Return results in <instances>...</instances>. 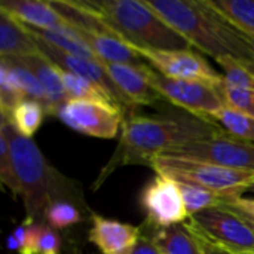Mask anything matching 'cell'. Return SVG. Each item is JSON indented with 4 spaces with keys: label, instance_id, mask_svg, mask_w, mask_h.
<instances>
[{
    "label": "cell",
    "instance_id": "6",
    "mask_svg": "<svg viewBox=\"0 0 254 254\" xmlns=\"http://www.w3.org/2000/svg\"><path fill=\"white\" fill-rule=\"evenodd\" d=\"M208 241L238 254H254V231L231 207H216L189 217L188 223Z\"/></svg>",
    "mask_w": 254,
    "mask_h": 254
},
{
    "label": "cell",
    "instance_id": "5",
    "mask_svg": "<svg viewBox=\"0 0 254 254\" xmlns=\"http://www.w3.org/2000/svg\"><path fill=\"white\" fill-rule=\"evenodd\" d=\"M150 168L161 176L179 183H192L208 190L231 196H243L254 186V173L238 171L195 159L158 155L152 159Z\"/></svg>",
    "mask_w": 254,
    "mask_h": 254
},
{
    "label": "cell",
    "instance_id": "37",
    "mask_svg": "<svg viewBox=\"0 0 254 254\" xmlns=\"http://www.w3.org/2000/svg\"><path fill=\"white\" fill-rule=\"evenodd\" d=\"M252 192H254V186H253V188H252Z\"/></svg>",
    "mask_w": 254,
    "mask_h": 254
},
{
    "label": "cell",
    "instance_id": "16",
    "mask_svg": "<svg viewBox=\"0 0 254 254\" xmlns=\"http://www.w3.org/2000/svg\"><path fill=\"white\" fill-rule=\"evenodd\" d=\"M13 60L19 61L21 64H24L27 68H30L34 73V76L39 79V82L42 83L46 92L48 103H49V115L57 116V112L60 110V107L68 101L67 92L64 89V85L60 76V68L54 65L40 52L27 55V57H18Z\"/></svg>",
    "mask_w": 254,
    "mask_h": 254
},
{
    "label": "cell",
    "instance_id": "3",
    "mask_svg": "<svg viewBox=\"0 0 254 254\" xmlns=\"http://www.w3.org/2000/svg\"><path fill=\"white\" fill-rule=\"evenodd\" d=\"M0 132H3L9 141L13 171L27 219L43 223L49 205L57 201H67L65 198L71 196L70 185L51 167L33 138L19 134L10 121L1 115Z\"/></svg>",
    "mask_w": 254,
    "mask_h": 254
},
{
    "label": "cell",
    "instance_id": "26",
    "mask_svg": "<svg viewBox=\"0 0 254 254\" xmlns=\"http://www.w3.org/2000/svg\"><path fill=\"white\" fill-rule=\"evenodd\" d=\"M27 100L22 94L15 76L10 71V67L6 61L1 60L0 63V115L9 118L15 107Z\"/></svg>",
    "mask_w": 254,
    "mask_h": 254
},
{
    "label": "cell",
    "instance_id": "1",
    "mask_svg": "<svg viewBox=\"0 0 254 254\" xmlns=\"http://www.w3.org/2000/svg\"><path fill=\"white\" fill-rule=\"evenodd\" d=\"M225 132L216 122L185 110H170L159 115H128L122 121L119 141L97 176L92 189H98L107 177L121 167L146 165L155 156L189 143L208 140Z\"/></svg>",
    "mask_w": 254,
    "mask_h": 254
},
{
    "label": "cell",
    "instance_id": "28",
    "mask_svg": "<svg viewBox=\"0 0 254 254\" xmlns=\"http://www.w3.org/2000/svg\"><path fill=\"white\" fill-rule=\"evenodd\" d=\"M217 89L225 101V106L254 118V91L232 88L228 86L225 82L220 86H217Z\"/></svg>",
    "mask_w": 254,
    "mask_h": 254
},
{
    "label": "cell",
    "instance_id": "31",
    "mask_svg": "<svg viewBox=\"0 0 254 254\" xmlns=\"http://www.w3.org/2000/svg\"><path fill=\"white\" fill-rule=\"evenodd\" d=\"M226 207H231L234 210H238L241 213H247L254 216V198H244V196H235L229 201Z\"/></svg>",
    "mask_w": 254,
    "mask_h": 254
},
{
    "label": "cell",
    "instance_id": "24",
    "mask_svg": "<svg viewBox=\"0 0 254 254\" xmlns=\"http://www.w3.org/2000/svg\"><path fill=\"white\" fill-rule=\"evenodd\" d=\"M0 60L6 61L7 65L10 67V71L15 76V79H16L22 94L25 95V98L37 101L39 104H42L43 109L46 110V115H49V103H48L46 92H45L42 83L39 82V79L34 76V73L13 58H0Z\"/></svg>",
    "mask_w": 254,
    "mask_h": 254
},
{
    "label": "cell",
    "instance_id": "32",
    "mask_svg": "<svg viewBox=\"0 0 254 254\" xmlns=\"http://www.w3.org/2000/svg\"><path fill=\"white\" fill-rule=\"evenodd\" d=\"M131 254H161V252H159V249L156 247V244L153 243L152 238H149L146 235H141Z\"/></svg>",
    "mask_w": 254,
    "mask_h": 254
},
{
    "label": "cell",
    "instance_id": "17",
    "mask_svg": "<svg viewBox=\"0 0 254 254\" xmlns=\"http://www.w3.org/2000/svg\"><path fill=\"white\" fill-rule=\"evenodd\" d=\"M37 52L33 37L22 24L4 10H0V58H18Z\"/></svg>",
    "mask_w": 254,
    "mask_h": 254
},
{
    "label": "cell",
    "instance_id": "14",
    "mask_svg": "<svg viewBox=\"0 0 254 254\" xmlns=\"http://www.w3.org/2000/svg\"><path fill=\"white\" fill-rule=\"evenodd\" d=\"M104 65L118 89L135 109L140 106H153L164 100L162 95L150 85L144 71V63L138 65L104 63Z\"/></svg>",
    "mask_w": 254,
    "mask_h": 254
},
{
    "label": "cell",
    "instance_id": "27",
    "mask_svg": "<svg viewBox=\"0 0 254 254\" xmlns=\"http://www.w3.org/2000/svg\"><path fill=\"white\" fill-rule=\"evenodd\" d=\"M83 220L80 210L70 201H57L45 213L43 225L52 229H67Z\"/></svg>",
    "mask_w": 254,
    "mask_h": 254
},
{
    "label": "cell",
    "instance_id": "36",
    "mask_svg": "<svg viewBox=\"0 0 254 254\" xmlns=\"http://www.w3.org/2000/svg\"><path fill=\"white\" fill-rule=\"evenodd\" d=\"M252 49H253V54H254V40H252Z\"/></svg>",
    "mask_w": 254,
    "mask_h": 254
},
{
    "label": "cell",
    "instance_id": "8",
    "mask_svg": "<svg viewBox=\"0 0 254 254\" xmlns=\"http://www.w3.org/2000/svg\"><path fill=\"white\" fill-rule=\"evenodd\" d=\"M150 85L162 95L164 100L199 118H208L222 107L225 101L219 89L213 85L193 80H180L167 77L155 71L150 65H144Z\"/></svg>",
    "mask_w": 254,
    "mask_h": 254
},
{
    "label": "cell",
    "instance_id": "9",
    "mask_svg": "<svg viewBox=\"0 0 254 254\" xmlns=\"http://www.w3.org/2000/svg\"><path fill=\"white\" fill-rule=\"evenodd\" d=\"M57 118L76 132L97 138H115L121 132L124 113L113 104L89 100H68Z\"/></svg>",
    "mask_w": 254,
    "mask_h": 254
},
{
    "label": "cell",
    "instance_id": "2",
    "mask_svg": "<svg viewBox=\"0 0 254 254\" xmlns=\"http://www.w3.org/2000/svg\"><path fill=\"white\" fill-rule=\"evenodd\" d=\"M146 3L190 46L219 60L234 57L254 63L252 39L232 27L208 0H146Z\"/></svg>",
    "mask_w": 254,
    "mask_h": 254
},
{
    "label": "cell",
    "instance_id": "19",
    "mask_svg": "<svg viewBox=\"0 0 254 254\" xmlns=\"http://www.w3.org/2000/svg\"><path fill=\"white\" fill-rule=\"evenodd\" d=\"M232 27L254 40V0H208Z\"/></svg>",
    "mask_w": 254,
    "mask_h": 254
},
{
    "label": "cell",
    "instance_id": "4",
    "mask_svg": "<svg viewBox=\"0 0 254 254\" xmlns=\"http://www.w3.org/2000/svg\"><path fill=\"white\" fill-rule=\"evenodd\" d=\"M103 22L134 49H189L190 43L170 27L146 0H82Z\"/></svg>",
    "mask_w": 254,
    "mask_h": 254
},
{
    "label": "cell",
    "instance_id": "34",
    "mask_svg": "<svg viewBox=\"0 0 254 254\" xmlns=\"http://www.w3.org/2000/svg\"><path fill=\"white\" fill-rule=\"evenodd\" d=\"M6 249L10 253H18L19 252V244H18V241H16V238H15V235L12 232L6 238Z\"/></svg>",
    "mask_w": 254,
    "mask_h": 254
},
{
    "label": "cell",
    "instance_id": "20",
    "mask_svg": "<svg viewBox=\"0 0 254 254\" xmlns=\"http://www.w3.org/2000/svg\"><path fill=\"white\" fill-rule=\"evenodd\" d=\"M179 183V182H177ZM186 210L189 217L208 210V208H216V207H226L229 204V201L235 196L231 195H225V193H217L213 190H208L205 188L192 185V183H179Z\"/></svg>",
    "mask_w": 254,
    "mask_h": 254
},
{
    "label": "cell",
    "instance_id": "29",
    "mask_svg": "<svg viewBox=\"0 0 254 254\" xmlns=\"http://www.w3.org/2000/svg\"><path fill=\"white\" fill-rule=\"evenodd\" d=\"M0 182L6 186L15 196H19V188L16 182V176L13 171L10 147L6 135L0 132Z\"/></svg>",
    "mask_w": 254,
    "mask_h": 254
},
{
    "label": "cell",
    "instance_id": "11",
    "mask_svg": "<svg viewBox=\"0 0 254 254\" xmlns=\"http://www.w3.org/2000/svg\"><path fill=\"white\" fill-rule=\"evenodd\" d=\"M150 67L171 79L204 82L213 86H220L225 79L223 74L216 71L210 63L192 49H173V51H146L135 49Z\"/></svg>",
    "mask_w": 254,
    "mask_h": 254
},
{
    "label": "cell",
    "instance_id": "15",
    "mask_svg": "<svg viewBox=\"0 0 254 254\" xmlns=\"http://www.w3.org/2000/svg\"><path fill=\"white\" fill-rule=\"evenodd\" d=\"M0 10H4L18 22L42 30L70 28L67 21L51 6L49 1L40 0H1Z\"/></svg>",
    "mask_w": 254,
    "mask_h": 254
},
{
    "label": "cell",
    "instance_id": "23",
    "mask_svg": "<svg viewBox=\"0 0 254 254\" xmlns=\"http://www.w3.org/2000/svg\"><path fill=\"white\" fill-rule=\"evenodd\" d=\"M60 76L68 100H89V101H101V103L113 104L112 98L91 80L77 76L74 73L65 71L63 68H60Z\"/></svg>",
    "mask_w": 254,
    "mask_h": 254
},
{
    "label": "cell",
    "instance_id": "10",
    "mask_svg": "<svg viewBox=\"0 0 254 254\" xmlns=\"http://www.w3.org/2000/svg\"><path fill=\"white\" fill-rule=\"evenodd\" d=\"M140 204L147 225L155 229L182 225L189 219L179 183L161 174H156L143 188Z\"/></svg>",
    "mask_w": 254,
    "mask_h": 254
},
{
    "label": "cell",
    "instance_id": "35",
    "mask_svg": "<svg viewBox=\"0 0 254 254\" xmlns=\"http://www.w3.org/2000/svg\"><path fill=\"white\" fill-rule=\"evenodd\" d=\"M237 211H238V210H237ZM238 213L243 216V219H244V220H246V222L253 228V231H254V216H250V214H247V213H241V211H238Z\"/></svg>",
    "mask_w": 254,
    "mask_h": 254
},
{
    "label": "cell",
    "instance_id": "12",
    "mask_svg": "<svg viewBox=\"0 0 254 254\" xmlns=\"http://www.w3.org/2000/svg\"><path fill=\"white\" fill-rule=\"evenodd\" d=\"M31 37L34 40L39 52L43 57H46L54 65H57L58 68H63L65 71L74 73L77 76H82V77L91 80L92 83H95L97 86H100L112 98L113 104L124 113V118L128 116V115L135 113L137 109L118 89V86L115 85V82L109 76L104 63L95 61V60H89V58H83V57H77V55H71V54H65L63 51H60L58 48H55V46L43 42V40H40L36 36H31Z\"/></svg>",
    "mask_w": 254,
    "mask_h": 254
},
{
    "label": "cell",
    "instance_id": "7",
    "mask_svg": "<svg viewBox=\"0 0 254 254\" xmlns=\"http://www.w3.org/2000/svg\"><path fill=\"white\" fill-rule=\"evenodd\" d=\"M161 155L208 162L238 171L254 173V143L222 132L208 140L170 149Z\"/></svg>",
    "mask_w": 254,
    "mask_h": 254
},
{
    "label": "cell",
    "instance_id": "30",
    "mask_svg": "<svg viewBox=\"0 0 254 254\" xmlns=\"http://www.w3.org/2000/svg\"><path fill=\"white\" fill-rule=\"evenodd\" d=\"M61 253V240L55 229L49 228L48 225H42L37 254H60Z\"/></svg>",
    "mask_w": 254,
    "mask_h": 254
},
{
    "label": "cell",
    "instance_id": "22",
    "mask_svg": "<svg viewBox=\"0 0 254 254\" xmlns=\"http://www.w3.org/2000/svg\"><path fill=\"white\" fill-rule=\"evenodd\" d=\"M45 115H46V110L43 109L42 104L33 100H24L15 107V110L7 119L10 121V124L16 128L19 134H22L24 137L33 138V135L39 131L45 119Z\"/></svg>",
    "mask_w": 254,
    "mask_h": 254
},
{
    "label": "cell",
    "instance_id": "13",
    "mask_svg": "<svg viewBox=\"0 0 254 254\" xmlns=\"http://www.w3.org/2000/svg\"><path fill=\"white\" fill-rule=\"evenodd\" d=\"M140 237L141 231L137 226L107 219L100 214L91 216L88 240L101 254H131Z\"/></svg>",
    "mask_w": 254,
    "mask_h": 254
},
{
    "label": "cell",
    "instance_id": "25",
    "mask_svg": "<svg viewBox=\"0 0 254 254\" xmlns=\"http://www.w3.org/2000/svg\"><path fill=\"white\" fill-rule=\"evenodd\" d=\"M216 63L223 70V79L228 86L254 91V63L247 64L234 57H222Z\"/></svg>",
    "mask_w": 254,
    "mask_h": 254
},
{
    "label": "cell",
    "instance_id": "33",
    "mask_svg": "<svg viewBox=\"0 0 254 254\" xmlns=\"http://www.w3.org/2000/svg\"><path fill=\"white\" fill-rule=\"evenodd\" d=\"M190 229H192V228H190ZM192 231H193V229H192ZM193 232H195V231H193ZM195 235H196V238H198V241H199V244H201V249H202L204 254H238L231 252V250H226V249H223V247H220V246H217V244H214V243H211V241H208L207 238L201 237V235L196 234V232H195Z\"/></svg>",
    "mask_w": 254,
    "mask_h": 254
},
{
    "label": "cell",
    "instance_id": "21",
    "mask_svg": "<svg viewBox=\"0 0 254 254\" xmlns=\"http://www.w3.org/2000/svg\"><path fill=\"white\" fill-rule=\"evenodd\" d=\"M205 119L216 122L225 132L232 137L254 143V118L240 110L225 106Z\"/></svg>",
    "mask_w": 254,
    "mask_h": 254
},
{
    "label": "cell",
    "instance_id": "18",
    "mask_svg": "<svg viewBox=\"0 0 254 254\" xmlns=\"http://www.w3.org/2000/svg\"><path fill=\"white\" fill-rule=\"evenodd\" d=\"M152 240L161 254H204L195 232L188 223L155 229Z\"/></svg>",
    "mask_w": 254,
    "mask_h": 254
}]
</instances>
